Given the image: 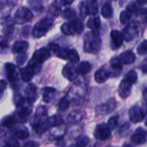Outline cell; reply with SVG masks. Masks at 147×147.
Listing matches in <instances>:
<instances>
[{
    "label": "cell",
    "mask_w": 147,
    "mask_h": 147,
    "mask_svg": "<svg viewBox=\"0 0 147 147\" xmlns=\"http://www.w3.org/2000/svg\"><path fill=\"white\" fill-rule=\"evenodd\" d=\"M84 50L89 53H96L101 47L102 40L96 32H89L84 39Z\"/></svg>",
    "instance_id": "7a4b0ae2"
},
{
    "label": "cell",
    "mask_w": 147,
    "mask_h": 147,
    "mask_svg": "<svg viewBox=\"0 0 147 147\" xmlns=\"http://www.w3.org/2000/svg\"><path fill=\"white\" fill-rule=\"evenodd\" d=\"M123 147H134L133 146H131V145H129V144H125Z\"/></svg>",
    "instance_id": "9f6ffc18"
},
{
    "label": "cell",
    "mask_w": 147,
    "mask_h": 147,
    "mask_svg": "<svg viewBox=\"0 0 147 147\" xmlns=\"http://www.w3.org/2000/svg\"><path fill=\"white\" fill-rule=\"evenodd\" d=\"M12 134L16 138L19 140H26L29 135L28 129L24 126H19V127H14Z\"/></svg>",
    "instance_id": "d6986e66"
},
{
    "label": "cell",
    "mask_w": 147,
    "mask_h": 147,
    "mask_svg": "<svg viewBox=\"0 0 147 147\" xmlns=\"http://www.w3.org/2000/svg\"><path fill=\"white\" fill-rule=\"evenodd\" d=\"M28 48V43L27 41H23V40H18L16 41L13 44L12 47V52L15 53H25Z\"/></svg>",
    "instance_id": "7402d4cb"
},
{
    "label": "cell",
    "mask_w": 147,
    "mask_h": 147,
    "mask_svg": "<svg viewBox=\"0 0 147 147\" xmlns=\"http://www.w3.org/2000/svg\"><path fill=\"white\" fill-rule=\"evenodd\" d=\"M39 146V144L34 142V141H30L28 143H27L23 147H38Z\"/></svg>",
    "instance_id": "f907efd6"
},
{
    "label": "cell",
    "mask_w": 147,
    "mask_h": 147,
    "mask_svg": "<svg viewBox=\"0 0 147 147\" xmlns=\"http://www.w3.org/2000/svg\"><path fill=\"white\" fill-rule=\"evenodd\" d=\"M14 31V27L13 26H6L3 28V33L5 35H10Z\"/></svg>",
    "instance_id": "7dc6e473"
},
{
    "label": "cell",
    "mask_w": 147,
    "mask_h": 147,
    "mask_svg": "<svg viewBox=\"0 0 147 147\" xmlns=\"http://www.w3.org/2000/svg\"><path fill=\"white\" fill-rule=\"evenodd\" d=\"M79 13H80V16L82 18H85L87 16V15H89V9H88V6L84 3L82 2L80 3V6H79Z\"/></svg>",
    "instance_id": "74e56055"
},
{
    "label": "cell",
    "mask_w": 147,
    "mask_h": 147,
    "mask_svg": "<svg viewBox=\"0 0 147 147\" xmlns=\"http://www.w3.org/2000/svg\"><path fill=\"white\" fill-rule=\"evenodd\" d=\"M60 2H61L62 5H64V6H68V5L71 4V3L74 2V0H60Z\"/></svg>",
    "instance_id": "816d5d0a"
},
{
    "label": "cell",
    "mask_w": 147,
    "mask_h": 147,
    "mask_svg": "<svg viewBox=\"0 0 147 147\" xmlns=\"http://www.w3.org/2000/svg\"><path fill=\"white\" fill-rule=\"evenodd\" d=\"M125 79L127 80L129 83H131L132 84H134L137 80H138V74L135 71H130L127 73Z\"/></svg>",
    "instance_id": "d6a6232c"
},
{
    "label": "cell",
    "mask_w": 147,
    "mask_h": 147,
    "mask_svg": "<svg viewBox=\"0 0 147 147\" xmlns=\"http://www.w3.org/2000/svg\"><path fill=\"white\" fill-rule=\"evenodd\" d=\"M75 16H76V11H75L74 9H71V8H68V9H65V10L63 11V14H62V16H63L65 19H66V20L71 19V18H73Z\"/></svg>",
    "instance_id": "d590c367"
},
{
    "label": "cell",
    "mask_w": 147,
    "mask_h": 147,
    "mask_svg": "<svg viewBox=\"0 0 147 147\" xmlns=\"http://www.w3.org/2000/svg\"><path fill=\"white\" fill-rule=\"evenodd\" d=\"M61 31L65 35H72L75 34H80L84 31V25L79 19L74 18L70 22L64 23L61 26Z\"/></svg>",
    "instance_id": "3957f363"
},
{
    "label": "cell",
    "mask_w": 147,
    "mask_h": 147,
    "mask_svg": "<svg viewBox=\"0 0 147 147\" xmlns=\"http://www.w3.org/2000/svg\"><path fill=\"white\" fill-rule=\"evenodd\" d=\"M55 89L53 88H44L43 89V101L45 102H51L55 96Z\"/></svg>",
    "instance_id": "cb8c5ba5"
},
{
    "label": "cell",
    "mask_w": 147,
    "mask_h": 147,
    "mask_svg": "<svg viewBox=\"0 0 147 147\" xmlns=\"http://www.w3.org/2000/svg\"><path fill=\"white\" fill-rule=\"evenodd\" d=\"M118 120H119V116H113L111 117L109 121H108V126L112 130V129H115L117 125H118Z\"/></svg>",
    "instance_id": "60d3db41"
},
{
    "label": "cell",
    "mask_w": 147,
    "mask_h": 147,
    "mask_svg": "<svg viewBox=\"0 0 147 147\" xmlns=\"http://www.w3.org/2000/svg\"><path fill=\"white\" fill-rule=\"evenodd\" d=\"M101 13H102V16L104 18L108 19V18L112 17V16H113V9H112L111 5L109 3H105L102 8Z\"/></svg>",
    "instance_id": "f1b7e54d"
},
{
    "label": "cell",
    "mask_w": 147,
    "mask_h": 147,
    "mask_svg": "<svg viewBox=\"0 0 147 147\" xmlns=\"http://www.w3.org/2000/svg\"><path fill=\"white\" fill-rule=\"evenodd\" d=\"M81 119V115L78 112H73L71 114H70V115L68 116L67 120L69 121V122L71 123H74V122H78L79 121V120Z\"/></svg>",
    "instance_id": "ab89813d"
},
{
    "label": "cell",
    "mask_w": 147,
    "mask_h": 147,
    "mask_svg": "<svg viewBox=\"0 0 147 147\" xmlns=\"http://www.w3.org/2000/svg\"><path fill=\"white\" fill-rule=\"evenodd\" d=\"M129 119L134 123L141 122L144 119V113L138 106H134L129 109Z\"/></svg>",
    "instance_id": "7c38bea8"
},
{
    "label": "cell",
    "mask_w": 147,
    "mask_h": 147,
    "mask_svg": "<svg viewBox=\"0 0 147 147\" xmlns=\"http://www.w3.org/2000/svg\"><path fill=\"white\" fill-rule=\"evenodd\" d=\"M141 69H142V71H143L145 73H147V61H145V62H144V64H143L142 66H141Z\"/></svg>",
    "instance_id": "f5cc1de1"
},
{
    "label": "cell",
    "mask_w": 147,
    "mask_h": 147,
    "mask_svg": "<svg viewBox=\"0 0 147 147\" xmlns=\"http://www.w3.org/2000/svg\"><path fill=\"white\" fill-rule=\"evenodd\" d=\"M62 74L65 78H67L70 81H74L78 75L77 72V70L73 67V65L71 64H67L63 68Z\"/></svg>",
    "instance_id": "5bb4252c"
},
{
    "label": "cell",
    "mask_w": 147,
    "mask_h": 147,
    "mask_svg": "<svg viewBox=\"0 0 147 147\" xmlns=\"http://www.w3.org/2000/svg\"><path fill=\"white\" fill-rule=\"evenodd\" d=\"M0 47H8V40L3 36H0Z\"/></svg>",
    "instance_id": "c3c4849f"
},
{
    "label": "cell",
    "mask_w": 147,
    "mask_h": 147,
    "mask_svg": "<svg viewBox=\"0 0 147 147\" xmlns=\"http://www.w3.org/2000/svg\"><path fill=\"white\" fill-rule=\"evenodd\" d=\"M89 138L87 136H82L79 139H78L75 146L73 147H86V146L89 144Z\"/></svg>",
    "instance_id": "e575fe53"
},
{
    "label": "cell",
    "mask_w": 147,
    "mask_h": 147,
    "mask_svg": "<svg viewBox=\"0 0 147 147\" xmlns=\"http://www.w3.org/2000/svg\"><path fill=\"white\" fill-rule=\"evenodd\" d=\"M143 97H144V100H145V102H146V104H147V90H146L144 91Z\"/></svg>",
    "instance_id": "11a10c76"
},
{
    "label": "cell",
    "mask_w": 147,
    "mask_h": 147,
    "mask_svg": "<svg viewBox=\"0 0 147 147\" xmlns=\"http://www.w3.org/2000/svg\"><path fill=\"white\" fill-rule=\"evenodd\" d=\"M132 85L133 84L125 78L121 82L119 86V95L121 98L126 99L130 96L132 92Z\"/></svg>",
    "instance_id": "4fadbf2b"
},
{
    "label": "cell",
    "mask_w": 147,
    "mask_h": 147,
    "mask_svg": "<svg viewBox=\"0 0 147 147\" xmlns=\"http://www.w3.org/2000/svg\"><path fill=\"white\" fill-rule=\"evenodd\" d=\"M100 24H101L100 18L96 16V17H92L89 19L87 22V27L92 30H97L100 28Z\"/></svg>",
    "instance_id": "83f0119b"
},
{
    "label": "cell",
    "mask_w": 147,
    "mask_h": 147,
    "mask_svg": "<svg viewBox=\"0 0 147 147\" xmlns=\"http://www.w3.org/2000/svg\"><path fill=\"white\" fill-rule=\"evenodd\" d=\"M29 102H25L22 105L16 107V112L15 115V117L16 119V121H20V122H25L28 121L29 115L32 113V108L30 106V104L28 103Z\"/></svg>",
    "instance_id": "5b68a950"
},
{
    "label": "cell",
    "mask_w": 147,
    "mask_h": 147,
    "mask_svg": "<svg viewBox=\"0 0 147 147\" xmlns=\"http://www.w3.org/2000/svg\"><path fill=\"white\" fill-rule=\"evenodd\" d=\"M14 102H15L16 106V107H19V106L22 105V104L26 102V100H25L22 96L16 95V96H15V98H14Z\"/></svg>",
    "instance_id": "f6af8a7d"
},
{
    "label": "cell",
    "mask_w": 147,
    "mask_h": 147,
    "mask_svg": "<svg viewBox=\"0 0 147 147\" xmlns=\"http://www.w3.org/2000/svg\"><path fill=\"white\" fill-rule=\"evenodd\" d=\"M111 69L115 71H117V73H121V70H122V64L121 62L119 60L118 58H114L111 60Z\"/></svg>",
    "instance_id": "4dcf8cb0"
},
{
    "label": "cell",
    "mask_w": 147,
    "mask_h": 147,
    "mask_svg": "<svg viewBox=\"0 0 147 147\" xmlns=\"http://www.w3.org/2000/svg\"><path fill=\"white\" fill-rule=\"evenodd\" d=\"M137 2L140 6H144L147 3V0H137Z\"/></svg>",
    "instance_id": "db71d44e"
},
{
    "label": "cell",
    "mask_w": 147,
    "mask_h": 147,
    "mask_svg": "<svg viewBox=\"0 0 147 147\" xmlns=\"http://www.w3.org/2000/svg\"><path fill=\"white\" fill-rule=\"evenodd\" d=\"M76 70H77L78 74L85 75V74L89 73L91 71V65L89 62H87V61H84V62H81L78 65Z\"/></svg>",
    "instance_id": "d4e9b609"
},
{
    "label": "cell",
    "mask_w": 147,
    "mask_h": 147,
    "mask_svg": "<svg viewBox=\"0 0 147 147\" xmlns=\"http://www.w3.org/2000/svg\"><path fill=\"white\" fill-rule=\"evenodd\" d=\"M110 76V73L105 69H99L95 73V80L98 84L105 83Z\"/></svg>",
    "instance_id": "44dd1931"
},
{
    "label": "cell",
    "mask_w": 147,
    "mask_h": 147,
    "mask_svg": "<svg viewBox=\"0 0 147 147\" xmlns=\"http://www.w3.org/2000/svg\"><path fill=\"white\" fill-rule=\"evenodd\" d=\"M132 16H133V13H131L130 11H128L127 9L126 10H123L121 15H120V21L122 24H125V23H127L131 18H132Z\"/></svg>",
    "instance_id": "1f68e13d"
},
{
    "label": "cell",
    "mask_w": 147,
    "mask_h": 147,
    "mask_svg": "<svg viewBox=\"0 0 147 147\" xmlns=\"http://www.w3.org/2000/svg\"><path fill=\"white\" fill-rule=\"evenodd\" d=\"M97 0H88V3H92V2H96Z\"/></svg>",
    "instance_id": "6f0895ef"
},
{
    "label": "cell",
    "mask_w": 147,
    "mask_h": 147,
    "mask_svg": "<svg viewBox=\"0 0 147 147\" xmlns=\"http://www.w3.org/2000/svg\"><path fill=\"white\" fill-rule=\"evenodd\" d=\"M137 52L140 55H144V54L147 53V40H145L143 42H141L139 45V47L137 48Z\"/></svg>",
    "instance_id": "f35d334b"
},
{
    "label": "cell",
    "mask_w": 147,
    "mask_h": 147,
    "mask_svg": "<svg viewBox=\"0 0 147 147\" xmlns=\"http://www.w3.org/2000/svg\"><path fill=\"white\" fill-rule=\"evenodd\" d=\"M20 74H21L22 79L24 82H29V81L33 78V77H34V75L33 70H32L28 65L27 67L22 68V69L20 71Z\"/></svg>",
    "instance_id": "603a6c76"
},
{
    "label": "cell",
    "mask_w": 147,
    "mask_h": 147,
    "mask_svg": "<svg viewBox=\"0 0 147 147\" xmlns=\"http://www.w3.org/2000/svg\"><path fill=\"white\" fill-rule=\"evenodd\" d=\"M25 95H26V98L27 101L29 102H34L36 101L37 97H38V94H37V88L34 84H28L25 90Z\"/></svg>",
    "instance_id": "2e32d148"
},
{
    "label": "cell",
    "mask_w": 147,
    "mask_h": 147,
    "mask_svg": "<svg viewBox=\"0 0 147 147\" xmlns=\"http://www.w3.org/2000/svg\"><path fill=\"white\" fill-rule=\"evenodd\" d=\"M110 35H111V39H112L113 44H114L115 48H118V47L122 46L124 37H123V34L120 31H118V30H112Z\"/></svg>",
    "instance_id": "ffe728a7"
},
{
    "label": "cell",
    "mask_w": 147,
    "mask_h": 147,
    "mask_svg": "<svg viewBox=\"0 0 147 147\" xmlns=\"http://www.w3.org/2000/svg\"><path fill=\"white\" fill-rule=\"evenodd\" d=\"M87 6H88V9H89V14L96 15V13L98 11V5H97L96 2L88 3Z\"/></svg>",
    "instance_id": "8d00e7d4"
},
{
    "label": "cell",
    "mask_w": 147,
    "mask_h": 147,
    "mask_svg": "<svg viewBox=\"0 0 147 147\" xmlns=\"http://www.w3.org/2000/svg\"><path fill=\"white\" fill-rule=\"evenodd\" d=\"M53 19L49 17H45L41 19L34 25L33 28V32H32L33 36L34 38H40L44 36L47 34V32L51 28V27L53 26Z\"/></svg>",
    "instance_id": "277c9868"
},
{
    "label": "cell",
    "mask_w": 147,
    "mask_h": 147,
    "mask_svg": "<svg viewBox=\"0 0 147 147\" xmlns=\"http://www.w3.org/2000/svg\"><path fill=\"white\" fill-rule=\"evenodd\" d=\"M70 107V100L66 97H64L61 99L59 104V109L60 111H66Z\"/></svg>",
    "instance_id": "836d02e7"
},
{
    "label": "cell",
    "mask_w": 147,
    "mask_h": 147,
    "mask_svg": "<svg viewBox=\"0 0 147 147\" xmlns=\"http://www.w3.org/2000/svg\"><path fill=\"white\" fill-rule=\"evenodd\" d=\"M116 106V102L115 101V99H110L107 103L101 105L97 108L96 111L98 113H100V115H107L110 112H112Z\"/></svg>",
    "instance_id": "ac0fdd59"
},
{
    "label": "cell",
    "mask_w": 147,
    "mask_h": 147,
    "mask_svg": "<svg viewBox=\"0 0 147 147\" xmlns=\"http://www.w3.org/2000/svg\"><path fill=\"white\" fill-rule=\"evenodd\" d=\"M57 56L60 59H67L70 62H71L72 64L78 63L79 61V56L78 52L75 49H71V50H60L59 53L57 54Z\"/></svg>",
    "instance_id": "30bf717a"
},
{
    "label": "cell",
    "mask_w": 147,
    "mask_h": 147,
    "mask_svg": "<svg viewBox=\"0 0 147 147\" xmlns=\"http://www.w3.org/2000/svg\"><path fill=\"white\" fill-rule=\"evenodd\" d=\"M119 59V60L121 62L122 65H131L133 63H134L136 57L135 54L131 52V51H126L123 52L119 57H117Z\"/></svg>",
    "instance_id": "e0dca14e"
},
{
    "label": "cell",
    "mask_w": 147,
    "mask_h": 147,
    "mask_svg": "<svg viewBox=\"0 0 147 147\" xmlns=\"http://www.w3.org/2000/svg\"><path fill=\"white\" fill-rule=\"evenodd\" d=\"M139 31V24L136 22H132L127 24V26L123 30V37L127 41L133 40L138 34Z\"/></svg>",
    "instance_id": "9c48e42d"
},
{
    "label": "cell",
    "mask_w": 147,
    "mask_h": 147,
    "mask_svg": "<svg viewBox=\"0 0 147 147\" xmlns=\"http://www.w3.org/2000/svg\"><path fill=\"white\" fill-rule=\"evenodd\" d=\"M33 16H34L29 9H28L26 7H20L15 14L14 21L16 23L23 24L25 22H30L33 19Z\"/></svg>",
    "instance_id": "8992f818"
},
{
    "label": "cell",
    "mask_w": 147,
    "mask_h": 147,
    "mask_svg": "<svg viewBox=\"0 0 147 147\" xmlns=\"http://www.w3.org/2000/svg\"><path fill=\"white\" fill-rule=\"evenodd\" d=\"M5 71L7 74V78L10 82H15L18 79V71L17 68L15 65L11 63H8L5 65Z\"/></svg>",
    "instance_id": "9a60e30c"
},
{
    "label": "cell",
    "mask_w": 147,
    "mask_h": 147,
    "mask_svg": "<svg viewBox=\"0 0 147 147\" xmlns=\"http://www.w3.org/2000/svg\"><path fill=\"white\" fill-rule=\"evenodd\" d=\"M94 136L96 140H106L111 136V129L109 127L108 124L102 123L96 126L94 131Z\"/></svg>",
    "instance_id": "52a82bcc"
},
{
    "label": "cell",
    "mask_w": 147,
    "mask_h": 147,
    "mask_svg": "<svg viewBox=\"0 0 147 147\" xmlns=\"http://www.w3.org/2000/svg\"><path fill=\"white\" fill-rule=\"evenodd\" d=\"M7 87V83L4 80H0V92H3Z\"/></svg>",
    "instance_id": "681fc988"
},
{
    "label": "cell",
    "mask_w": 147,
    "mask_h": 147,
    "mask_svg": "<svg viewBox=\"0 0 147 147\" xmlns=\"http://www.w3.org/2000/svg\"><path fill=\"white\" fill-rule=\"evenodd\" d=\"M49 12L52 16H58L60 12H61V6H60V3L58 0H54L50 7H49Z\"/></svg>",
    "instance_id": "4316f807"
},
{
    "label": "cell",
    "mask_w": 147,
    "mask_h": 147,
    "mask_svg": "<svg viewBox=\"0 0 147 147\" xmlns=\"http://www.w3.org/2000/svg\"><path fill=\"white\" fill-rule=\"evenodd\" d=\"M2 147H19V143L16 140H7Z\"/></svg>",
    "instance_id": "7bdbcfd3"
},
{
    "label": "cell",
    "mask_w": 147,
    "mask_h": 147,
    "mask_svg": "<svg viewBox=\"0 0 147 147\" xmlns=\"http://www.w3.org/2000/svg\"><path fill=\"white\" fill-rule=\"evenodd\" d=\"M47 109L44 106H39L34 115V117L32 118L30 124L33 127V129L37 133L41 134L42 133L46 132L47 130L48 125H47Z\"/></svg>",
    "instance_id": "6da1fadb"
},
{
    "label": "cell",
    "mask_w": 147,
    "mask_h": 147,
    "mask_svg": "<svg viewBox=\"0 0 147 147\" xmlns=\"http://www.w3.org/2000/svg\"><path fill=\"white\" fill-rule=\"evenodd\" d=\"M50 57V52L47 48H41L35 51L33 54V58L30 60V63L41 65Z\"/></svg>",
    "instance_id": "ba28073f"
},
{
    "label": "cell",
    "mask_w": 147,
    "mask_h": 147,
    "mask_svg": "<svg viewBox=\"0 0 147 147\" xmlns=\"http://www.w3.org/2000/svg\"><path fill=\"white\" fill-rule=\"evenodd\" d=\"M146 126H147V120H146Z\"/></svg>",
    "instance_id": "680465c9"
},
{
    "label": "cell",
    "mask_w": 147,
    "mask_h": 147,
    "mask_svg": "<svg viewBox=\"0 0 147 147\" xmlns=\"http://www.w3.org/2000/svg\"><path fill=\"white\" fill-rule=\"evenodd\" d=\"M139 17L140 18V21L142 22H147V9H140V10H138L137 12Z\"/></svg>",
    "instance_id": "b9f144b4"
},
{
    "label": "cell",
    "mask_w": 147,
    "mask_h": 147,
    "mask_svg": "<svg viewBox=\"0 0 147 147\" xmlns=\"http://www.w3.org/2000/svg\"><path fill=\"white\" fill-rule=\"evenodd\" d=\"M16 122V119L15 117V115H9V116H6L5 118L3 119L2 121V125L6 127H12L15 123Z\"/></svg>",
    "instance_id": "f546056e"
},
{
    "label": "cell",
    "mask_w": 147,
    "mask_h": 147,
    "mask_svg": "<svg viewBox=\"0 0 147 147\" xmlns=\"http://www.w3.org/2000/svg\"><path fill=\"white\" fill-rule=\"evenodd\" d=\"M27 59V56L25 54V53H19V55L16 57V63L19 65H22L24 64V62L26 61Z\"/></svg>",
    "instance_id": "ee69618b"
},
{
    "label": "cell",
    "mask_w": 147,
    "mask_h": 147,
    "mask_svg": "<svg viewBox=\"0 0 147 147\" xmlns=\"http://www.w3.org/2000/svg\"><path fill=\"white\" fill-rule=\"evenodd\" d=\"M131 140L135 145H141L147 141V131L145 129L139 127L135 130L131 137Z\"/></svg>",
    "instance_id": "8fae6325"
},
{
    "label": "cell",
    "mask_w": 147,
    "mask_h": 147,
    "mask_svg": "<svg viewBox=\"0 0 147 147\" xmlns=\"http://www.w3.org/2000/svg\"><path fill=\"white\" fill-rule=\"evenodd\" d=\"M48 127H59L63 123V119L59 115H53L50 118H47V120Z\"/></svg>",
    "instance_id": "484cf974"
},
{
    "label": "cell",
    "mask_w": 147,
    "mask_h": 147,
    "mask_svg": "<svg viewBox=\"0 0 147 147\" xmlns=\"http://www.w3.org/2000/svg\"><path fill=\"white\" fill-rule=\"evenodd\" d=\"M49 49L52 51V52H53V53H59V51H60V47H59V46L58 45V44H56V43H50L49 44Z\"/></svg>",
    "instance_id": "bcb514c9"
}]
</instances>
